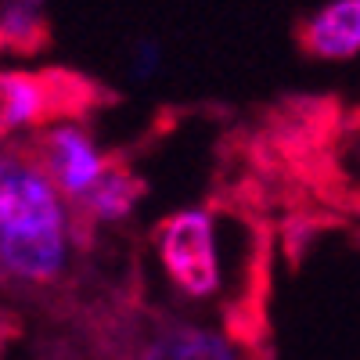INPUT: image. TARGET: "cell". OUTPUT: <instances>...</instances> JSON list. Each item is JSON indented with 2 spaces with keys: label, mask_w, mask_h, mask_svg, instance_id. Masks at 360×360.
I'll use <instances>...</instances> for the list:
<instances>
[{
  "label": "cell",
  "mask_w": 360,
  "mask_h": 360,
  "mask_svg": "<svg viewBox=\"0 0 360 360\" xmlns=\"http://www.w3.org/2000/svg\"><path fill=\"white\" fill-rule=\"evenodd\" d=\"M62 108V90H58L54 76L0 69V137L29 134L54 119H65Z\"/></svg>",
  "instance_id": "277c9868"
},
{
  "label": "cell",
  "mask_w": 360,
  "mask_h": 360,
  "mask_svg": "<svg viewBox=\"0 0 360 360\" xmlns=\"http://www.w3.org/2000/svg\"><path fill=\"white\" fill-rule=\"evenodd\" d=\"M159 69H162V47H159V40L144 37L130 54V72H134V79H152Z\"/></svg>",
  "instance_id": "9c48e42d"
},
{
  "label": "cell",
  "mask_w": 360,
  "mask_h": 360,
  "mask_svg": "<svg viewBox=\"0 0 360 360\" xmlns=\"http://www.w3.org/2000/svg\"><path fill=\"white\" fill-rule=\"evenodd\" d=\"M0 278H4V274H0Z\"/></svg>",
  "instance_id": "30bf717a"
},
{
  "label": "cell",
  "mask_w": 360,
  "mask_h": 360,
  "mask_svg": "<svg viewBox=\"0 0 360 360\" xmlns=\"http://www.w3.org/2000/svg\"><path fill=\"white\" fill-rule=\"evenodd\" d=\"M155 256L169 285L188 299H213L224 285L217 220L202 205H184L155 227Z\"/></svg>",
  "instance_id": "7a4b0ae2"
},
{
  "label": "cell",
  "mask_w": 360,
  "mask_h": 360,
  "mask_svg": "<svg viewBox=\"0 0 360 360\" xmlns=\"http://www.w3.org/2000/svg\"><path fill=\"white\" fill-rule=\"evenodd\" d=\"M141 195H144V180H141L134 169L112 162V169H108L98 184L86 191V198L76 205V213H79L86 224H94V227L123 224L134 209H137Z\"/></svg>",
  "instance_id": "52a82bcc"
},
{
  "label": "cell",
  "mask_w": 360,
  "mask_h": 360,
  "mask_svg": "<svg viewBox=\"0 0 360 360\" xmlns=\"http://www.w3.org/2000/svg\"><path fill=\"white\" fill-rule=\"evenodd\" d=\"M47 40V0H0V51H37Z\"/></svg>",
  "instance_id": "ba28073f"
},
{
  "label": "cell",
  "mask_w": 360,
  "mask_h": 360,
  "mask_svg": "<svg viewBox=\"0 0 360 360\" xmlns=\"http://www.w3.org/2000/svg\"><path fill=\"white\" fill-rule=\"evenodd\" d=\"M29 152H33V159L47 173L54 191L69 202V209H76L86 198V191L94 188L115 162L98 144L94 130L86 123H79V119H72V115L40 127L33 144H29Z\"/></svg>",
  "instance_id": "3957f363"
},
{
  "label": "cell",
  "mask_w": 360,
  "mask_h": 360,
  "mask_svg": "<svg viewBox=\"0 0 360 360\" xmlns=\"http://www.w3.org/2000/svg\"><path fill=\"white\" fill-rule=\"evenodd\" d=\"M72 259V209L29 148L0 144V274L54 285Z\"/></svg>",
  "instance_id": "6da1fadb"
},
{
  "label": "cell",
  "mask_w": 360,
  "mask_h": 360,
  "mask_svg": "<svg viewBox=\"0 0 360 360\" xmlns=\"http://www.w3.org/2000/svg\"><path fill=\"white\" fill-rule=\"evenodd\" d=\"M299 44L317 62H353L360 54V0H324L299 29Z\"/></svg>",
  "instance_id": "5b68a950"
},
{
  "label": "cell",
  "mask_w": 360,
  "mask_h": 360,
  "mask_svg": "<svg viewBox=\"0 0 360 360\" xmlns=\"http://www.w3.org/2000/svg\"><path fill=\"white\" fill-rule=\"evenodd\" d=\"M141 360H242V356H238L234 342L217 328L173 321V324H162L144 342Z\"/></svg>",
  "instance_id": "8992f818"
}]
</instances>
